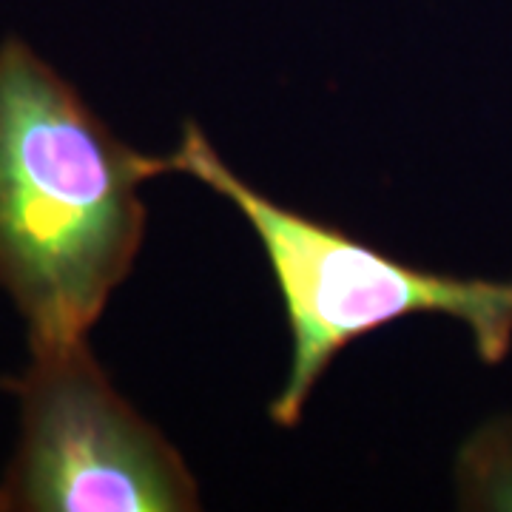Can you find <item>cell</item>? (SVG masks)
<instances>
[{"label":"cell","instance_id":"6da1fadb","mask_svg":"<svg viewBox=\"0 0 512 512\" xmlns=\"http://www.w3.org/2000/svg\"><path fill=\"white\" fill-rule=\"evenodd\" d=\"M160 174L26 40L0 43V288L29 342L89 336L137 262L140 188Z\"/></svg>","mask_w":512,"mask_h":512},{"label":"cell","instance_id":"7a4b0ae2","mask_svg":"<svg viewBox=\"0 0 512 512\" xmlns=\"http://www.w3.org/2000/svg\"><path fill=\"white\" fill-rule=\"evenodd\" d=\"M165 174H188L228 200L262 245L291 330V367L271 419L291 430L330 362L390 322L441 313L470 330L478 359L501 365L512 353V279H464L407 265L348 231L271 200L242 180L197 123L163 157Z\"/></svg>","mask_w":512,"mask_h":512},{"label":"cell","instance_id":"3957f363","mask_svg":"<svg viewBox=\"0 0 512 512\" xmlns=\"http://www.w3.org/2000/svg\"><path fill=\"white\" fill-rule=\"evenodd\" d=\"M9 390L20 439L0 512L200 510L180 450L117 393L89 336L29 342V365Z\"/></svg>","mask_w":512,"mask_h":512},{"label":"cell","instance_id":"277c9868","mask_svg":"<svg viewBox=\"0 0 512 512\" xmlns=\"http://www.w3.org/2000/svg\"><path fill=\"white\" fill-rule=\"evenodd\" d=\"M458 484L467 507L512 510V419L484 427L461 450Z\"/></svg>","mask_w":512,"mask_h":512}]
</instances>
